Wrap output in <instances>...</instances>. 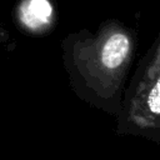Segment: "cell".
Masks as SVG:
<instances>
[{"mask_svg":"<svg viewBox=\"0 0 160 160\" xmlns=\"http://www.w3.org/2000/svg\"><path fill=\"white\" fill-rule=\"evenodd\" d=\"M52 8L48 0H22L16 9V18L21 26L36 31L45 26L51 18Z\"/></svg>","mask_w":160,"mask_h":160,"instance_id":"6da1fadb","label":"cell"},{"mask_svg":"<svg viewBox=\"0 0 160 160\" xmlns=\"http://www.w3.org/2000/svg\"><path fill=\"white\" fill-rule=\"evenodd\" d=\"M129 48H130V42L125 35L115 34L110 36L106 44L104 45L101 52L102 64L110 69L118 68L126 58L129 52Z\"/></svg>","mask_w":160,"mask_h":160,"instance_id":"7a4b0ae2","label":"cell"},{"mask_svg":"<svg viewBox=\"0 0 160 160\" xmlns=\"http://www.w3.org/2000/svg\"><path fill=\"white\" fill-rule=\"evenodd\" d=\"M149 108L152 112L160 114V78L149 95Z\"/></svg>","mask_w":160,"mask_h":160,"instance_id":"3957f363","label":"cell"},{"mask_svg":"<svg viewBox=\"0 0 160 160\" xmlns=\"http://www.w3.org/2000/svg\"><path fill=\"white\" fill-rule=\"evenodd\" d=\"M9 40H10V32H9V30L0 22V46H1V45H5Z\"/></svg>","mask_w":160,"mask_h":160,"instance_id":"277c9868","label":"cell"}]
</instances>
